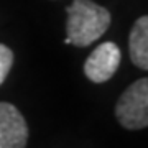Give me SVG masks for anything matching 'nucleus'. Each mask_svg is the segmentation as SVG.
I'll list each match as a JSON object with an SVG mask.
<instances>
[{"label": "nucleus", "instance_id": "obj_6", "mask_svg": "<svg viewBox=\"0 0 148 148\" xmlns=\"http://www.w3.org/2000/svg\"><path fill=\"white\" fill-rule=\"evenodd\" d=\"M12 66H13V51L0 43V86L5 82Z\"/></svg>", "mask_w": 148, "mask_h": 148}, {"label": "nucleus", "instance_id": "obj_4", "mask_svg": "<svg viewBox=\"0 0 148 148\" xmlns=\"http://www.w3.org/2000/svg\"><path fill=\"white\" fill-rule=\"evenodd\" d=\"M28 125L21 112L10 102H0V148H25Z\"/></svg>", "mask_w": 148, "mask_h": 148}, {"label": "nucleus", "instance_id": "obj_3", "mask_svg": "<svg viewBox=\"0 0 148 148\" xmlns=\"http://www.w3.org/2000/svg\"><path fill=\"white\" fill-rule=\"evenodd\" d=\"M122 53L120 48L114 41L101 43L94 51L87 56L84 63V74L90 82L102 84L114 77L120 66Z\"/></svg>", "mask_w": 148, "mask_h": 148}, {"label": "nucleus", "instance_id": "obj_5", "mask_svg": "<svg viewBox=\"0 0 148 148\" xmlns=\"http://www.w3.org/2000/svg\"><path fill=\"white\" fill-rule=\"evenodd\" d=\"M130 59L138 69L148 71V15L140 16L133 23L128 36Z\"/></svg>", "mask_w": 148, "mask_h": 148}, {"label": "nucleus", "instance_id": "obj_2", "mask_svg": "<svg viewBox=\"0 0 148 148\" xmlns=\"http://www.w3.org/2000/svg\"><path fill=\"white\" fill-rule=\"evenodd\" d=\"M115 117L127 130L148 127V77L132 82L122 92L115 106Z\"/></svg>", "mask_w": 148, "mask_h": 148}, {"label": "nucleus", "instance_id": "obj_1", "mask_svg": "<svg viewBox=\"0 0 148 148\" xmlns=\"http://www.w3.org/2000/svg\"><path fill=\"white\" fill-rule=\"evenodd\" d=\"M66 32L73 45L79 48L97 41L110 27V12L92 0H74L66 8Z\"/></svg>", "mask_w": 148, "mask_h": 148}]
</instances>
